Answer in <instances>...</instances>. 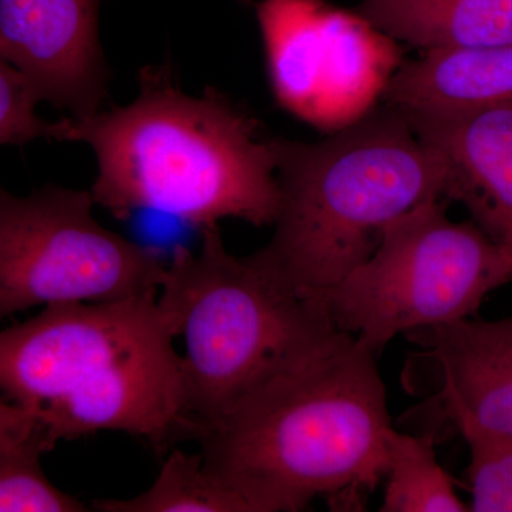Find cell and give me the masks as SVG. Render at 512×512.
<instances>
[{
  "instance_id": "15",
  "label": "cell",
  "mask_w": 512,
  "mask_h": 512,
  "mask_svg": "<svg viewBox=\"0 0 512 512\" xmlns=\"http://www.w3.org/2000/svg\"><path fill=\"white\" fill-rule=\"evenodd\" d=\"M100 512H251L247 501L205 467L200 454L168 451L148 490L131 498L93 501Z\"/></svg>"
},
{
  "instance_id": "18",
  "label": "cell",
  "mask_w": 512,
  "mask_h": 512,
  "mask_svg": "<svg viewBox=\"0 0 512 512\" xmlns=\"http://www.w3.org/2000/svg\"><path fill=\"white\" fill-rule=\"evenodd\" d=\"M39 104L26 80L0 57V146L59 141V120L43 119Z\"/></svg>"
},
{
  "instance_id": "10",
  "label": "cell",
  "mask_w": 512,
  "mask_h": 512,
  "mask_svg": "<svg viewBox=\"0 0 512 512\" xmlns=\"http://www.w3.org/2000/svg\"><path fill=\"white\" fill-rule=\"evenodd\" d=\"M101 0H0V57L39 103L92 116L109 96L99 35Z\"/></svg>"
},
{
  "instance_id": "12",
  "label": "cell",
  "mask_w": 512,
  "mask_h": 512,
  "mask_svg": "<svg viewBox=\"0 0 512 512\" xmlns=\"http://www.w3.org/2000/svg\"><path fill=\"white\" fill-rule=\"evenodd\" d=\"M383 99L403 113H461L512 100V43L424 50L400 64Z\"/></svg>"
},
{
  "instance_id": "14",
  "label": "cell",
  "mask_w": 512,
  "mask_h": 512,
  "mask_svg": "<svg viewBox=\"0 0 512 512\" xmlns=\"http://www.w3.org/2000/svg\"><path fill=\"white\" fill-rule=\"evenodd\" d=\"M434 444L430 434L402 433L393 427L387 437L386 485L379 511H470L437 460Z\"/></svg>"
},
{
  "instance_id": "11",
  "label": "cell",
  "mask_w": 512,
  "mask_h": 512,
  "mask_svg": "<svg viewBox=\"0 0 512 512\" xmlns=\"http://www.w3.org/2000/svg\"><path fill=\"white\" fill-rule=\"evenodd\" d=\"M400 113L443 157L447 201L461 202L481 231L512 251V100L461 113Z\"/></svg>"
},
{
  "instance_id": "5",
  "label": "cell",
  "mask_w": 512,
  "mask_h": 512,
  "mask_svg": "<svg viewBox=\"0 0 512 512\" xmlns=\"http://www.w3.org/2000/svg\"><path fill=\"white\" fill-rule=\"evenodd\" d=\"M197 252L178 247L158 303L183 338L185 414L192 440L249 393L339 335L319 298L293 288L264 249L225 248L218 224Z\"/></svg>"
},
{
  "instance_id": "2",
  "label": "cell",
  "mask_w": 512,
  "mask_h": 512,
  "mask_svg": "<svg viewBox=\"0 0 512 512\" xmlns=\"http://www.w3.org/2000/svg\"><path fill=\"white\" fill-rule=\"evenodd\" d=\"M59 141L92 148L90 192L119 220L150 210L200 228L225 218L265 227L278 215L272 138L220 90L184 92L168 64L144 67L126 106L60 119Z\"/></svg>"
},
{
  "instance_id": "9",
  "label": "cell",
  "mask_w": 512,
  "mask_h": 512,
  "mask_svg": "<svg viewBox=\"0 0 512 512\" xmlns=\"http://www.w3.org/2000/svg\"><path fill=\"white\" fill-rule=\"evenodd\" d=\"M417 346L403 383L423 396V433L437 441L446 429L512 437V318L463 319L407 333Z\"/></svg>"
},
{
  "instance_id": "19",
  "label": "cell",
  "mask_w": 512,
  "mask_h": 512,
  "mask_svg": "<svg viewBox=\"0 0 512 512\" xmlns=\"http://www.w3.org/2000/svg\"><path fill=\"white\" fill-rule=\"evenodd\" d=\"M40 430L36 420L18 404L0 399V437L29 436Z\"/></svg>"
},
{
  "instance_id": "7",
  "label": "cell",
  "mask_w": 512,
  "mask_h": 512,
  "mask_svg": "<svg viewBox=\"0 0 512 512\" xmlns=\"http://www.w3.org/2000/svg\"><path fill=\"white\" fill-rule=\"evenodd\" d=\"M92 192L0 188V322L36 306L158 291L165 262L94 217Z\"/></svg>"
},
{
  "instance_id": "6",
  "label": "cell",
  "mask_w": 512,
  "mask_h": 512,
  "mask_svg": "<svg viewBox=\"0 0 512 512\" xmlns=\"http://www.w3.org/2000/svg\"><path fill=\"white\" fill-rule=\"evenodd\" d=\"M446 207L430 200L390 222L375 252L319 296L336 329L379 355L396 336L471 318L512 281V251Z\"/></svg>"
},
{
  "instance_id": "3",
  "label": "cell",
  "mask_w": 512,
  "mask_h": 512,
  "mask_svg": "<svg viewBox=\"0 0 512 512\" xmlns=\"http://www.w3.org/2000/svg\"><path fill=\"white\" fill-rule=\"evenodd\" d=\"M175 339L158 291L46 306L0 330V392L36 420L49 451L121 431L168 453L192 439Z\"/></svg>"
},
{
  "instance_id": "16",
  "label": "cell",
  "mask_w": 512,
  "mask_h": 512,
  "mask_svg": "<svg viewBox=\"0 0 512 512\" xmlns=\"http://www.w3.org/2000/svg\"><path fill=\"white\" fill-rule=\"evenodd\" d=\"M42 431L0 451V512H87L92 507L64 493L42 468Z\"/></svg>"
},
{
  "instance_id": "20",
  "label": "cell",
  "mask_w": 512,
  "mask_h": 512,
  "mask_svg": "<svg viewBox=\"0 0 512 512\" xmlns=\"http://www.w3.org/2000/svg\"><path fill=\"white\" fill-rule=\"evenodd\" d=\"M239 2L248 3V2H251V0H239Z\"/></svg>"
},
{
  "instance_id": "1",
  "label": "cell",
  "mask_w": 512,
  "mask_h": 512,
  "mask_svg": "<svg viewBox=\"0 0 512 512\" xmlns=\"http://www.w3.org/2000/svg\"><path fill=\"white\" fill-rule=\"evenodd\" d=\"M376 357L340 332L202 431L205 467L251 512H298L316 498L363 510L393 429Z\"/></svg>"
},
{
  "instance_id": "13",
  "label": "cell",
  "mask_w": 512,
  "mask_h": 512,
  "mask_svg": "<svg viewBox=\"0 0 512 512\" xmlns=\"http://www.w3.org/2000/svg\"><path fill=\"white\" fill-rule=\"evenodd\" d=\"M356 12L423 52L512 43V0H362Z\"/></svg>"
},
{
  "instance_id": "4",
  "label": "cell",
  "mask_w": 512,
  "mask_h": 512,
  "mask_svg": "<svg viewBox=\"0 0 512 512\" xmlns=\"http://www.w3.org/2000/svg\"><path fill=\"white\" fill-rule=\"evenodd\" d=\"M272 146L279 210L262 249L313 298L363 264L390 222L423 202L447 201L443 157L389 104L319 143L272 138Z\"/></svg>"
},
{
  "instance_id": "8",
  "label": "cell",
  "mask_w": 512,
  "mask_h": 512,
  "mask_svg": "<svg viewBox=\"0 0 512 512\" xmlns=\"http://www.w3.org/2000/svg\"><path fill=\"white\" fill-rule=\"evenodd\" d=\"M256 18L276 101L320 130L335 133L375 109L402 64L396 40L325 0H261Z\"/></svg>"
},
{
  "instance_id": "17",
  "label": "cell",
  "mask_w": 512,
  "mask_h": 512,
  "mask_svg": "<svg viewBox=\"0 0 512 512\" xmlns=\"http://www.w3.org/2000/svg\"><path fill=\"white\" fill-rule=\"evenodd\" d=\"M470 448V511L512 512V437L473 434Z\"/></svg>"
}]
</instances>
